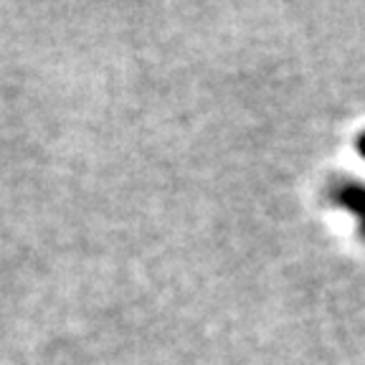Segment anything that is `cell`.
Here are the masks:
<instances>
[{"label": "cell", "mask_w": 365, "mask_h": 365, "mask_svg": "<svg viewBox=\"0 0 365 365\" xmlns=\"http://www.w3.org/2000/svg\"><path fill=\"white\" fill-rule=\"evenodd\" d=\"M332 200L342 208H348L360 221V234L365 236V185L358 182H342L332 190Z\"/></svg>", "instance_id": "6da1fadb"}, {"label": "cell", "mask_w": 365, "mask_h": 365, "mask_svg": "<svg viewBox=\"0 0 365 365\" xmlns=\"http://www.w3.org/2000/svg\"><path fill=\"white\" fill-rule=\"evenodd\" d=\"M358 153H360V155H363V158H365V132H363V135L358 137Z\"/></svg>", "instance_id": "7a4b0ae2"}]
</instances>
